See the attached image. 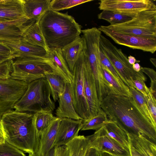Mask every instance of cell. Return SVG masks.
I'll list each match as a JSON object with an SVG mask.
<instances>
[{
  "instance_id": "1",
  "label": "cell",
  "mask_w": 156,
  "mask_h": 156,
  "mask_svg": "<svg viewBox=\"0 0 156 156\" xmlns=\"http://www.w3.org/2000/svg\"><path fill=\"white\" fill-rule=\"evenodd\" d=\"M108 119L127 133L141 136L156 144V126L143 113L131 97L109 94L100 103Z\"/></svg>"
},
{
  "instance_id": "2",
  "label": "cell",
  "mask_w": 156,
  "mask_h": 156,
  "mask_svg": "<svg viewBox=\"0 0 156 156\" xmlns=\"http://www.w3.org/2000/svg\"><path fill=\"white\" fill-rule=\"evenodd\" d=\"M1 119L5 140L24 152L35 155L38 139L34 113L13 110L4 114Z\"/></svg>"
},
{
  "instance_id": "3",
  "label": "cell",
  "mask_w": 156,
  "mask_h": 156,
  "mask_svg": "<svg viewBox=\"0 0 156 156\" xmlns=\"http://www.w3.org/2000/svg\"><path fill=\"white\" fill-rule=\"evenodd\" d=\"M48 49H62L80 37L81 25L67 12L48 10L38 21Z\"/></svg>"
},
{
  "instance_id": "4",
  "label": "cell",
  "mask_w": 156,
  "mask_h": 156,
  "mask_svg": "<svg viewBox=\"0 0 156 156\" xmlns=\"http://www.w3.org/2000/svg\"><path fill=\"white\" fill-rule=\"evenodd\" d=\"M51 96L50 87L45 77L37 79L28 83L26 90L13 109L21 112L52 113L55 105Z\"/></svg>"
},
{
  "instance_id": "5",
  "label": "cell",
  "mask_w": 156,
  "mask_h": 156,
  "mask_svg": "<svg viewBox=\"0 0 156 156\" xmlns=\"http://www.w3.org/2000/svg\"><path fill=\"white\" fill-rule=\"evenodd\" d=\"M12 79L29 83L45 77L46 74L55 73L66 81L64 76L53 60L49 57H18L12 60Z\"/></svg>"
},
{
  "instance_id": "6",
  "label": "cell",
  "mask_w": 156,
  "mask_h": 156,
  "mask_svg": "<svg viewBox=\"0 0 156 156\" xmlns=\"http://www.w3.org/2000/svg\"><path fill=\"white\" fill-rule=\"evenodd\" d=\"M100 47L117 71L121 80L129 87H133V80L138 79L145 81L146 80L147 78L141 69L139 72H135L122 49L117 48L102 34L100 37Z\"/></svg>"
},
{
  "instance_id": "7",
  "label": "cell",
  "mask_w": 156,
  "mask_h": 156,
  "mask_svg": "<svg viewBox=\"0 0 156 156\" xmlns=\"http://www.w3.org/2000/svg\"><path fill=\"white\" fill-rule=\"evenodd\" d=\"M102 27L121 34L156 38V7L139 12L125 23Z\"/></svg>"
},
{
  "instance_id": "8",
  "label": "cell",
  "mask_w": 156,
  "mask_h": 156,
  "mask_svg": "<svg viewBox=\"0 0 156 156\" xmlns=\"http://www.w3.org/2000/svg\"><path fill=\"white\" fill-rule=\"evenodd\" d=\"M82 37L87 58L94 78L97 87L105 85L106 80L103 76L100 60V40L101 31L93 27L81 30Z\"/></svg>"
},
{
  "instance_id": "9",
  "label": "cell",
  "mask_w": 156,
  "mask_h": 156,
  "mask_svg": "<svg viewBox=\"0 0 156 156\" xmlns=\"http://www.w3.org/2000/svg\"><path fill=\"white\" fill-rule=\"evenodd\" d=\"M84 57V48L74 67L73 80L70 83L74 107L83 121L87 120L90 117L83 84Z\"/></svg>"
},
{
  "instance_id": "10",
  "label": "cell",
  "mask_w": 156,
  "mask_h": 156,
  "mask_svg": "<svg viewBox=\"0 0 156 156\" xmlns=\"http://www.w3.org/2000/svg\"><path fill=\"white\" fill-rule=\"evenodd\" d=\"M28 83L11 78L0 80V118L13 110L15 104L26 90Z\"/></svg>"
},
{
  "instance_id": "11",
  "label": "cell",
  "mask_w": 156,
  "mask_h": 156,
  "mask_svg": "<svg viewBox=\"0 0 156 156\" xmlns=\"http://www.w3.org/2000/svg\"><path fill=\"white\" fill-rule=\"evenodd\" d=\"M86 137L90 147L96 149L100 152H106L114 156H130L129 150L109 136L104 126L92 135Z\"/></svg>"
},
{
  "instance_id": "12",
  "label": "cell",
  "mask_w": 156,
  "mask_h": 156,
  "mask_svg": "<svg viewBox=\"0 0 156 156\" xmlns=\"http://www.w3.org/2000/svg\"><path fill=\"white\" fill-rule=\"evenodd\" d=\"M98 29L118 44L152 54L156 51V38L121 34L106 29L102 26Z\"/></svg>"
},
{
  "instance_id": "13",
  "label": "cell",
  "mask_w": 156,
  "mask_h": 156,
  "mask_svg": "<svg viewBox=\"0 0 156 156\" xmlns=\"http://www.w3.org/2000/svg\"><path fill=\"white\" fill-rule=\"evenodd\" d=\"M99 4L101 10L131 14H136L156 7L151 0H101Z\"/></svg>"
},
{
  "instance_id": "14",
  "label": "cell",
  "mask_w": 156,
  "mask_h": 156,
  "mask_svg": "<svg viewBox=\"0 0 156 156\" xmlns=\"http://www.w3.org/2000/svg\"><path fill=\"white\" fill-rule=\"evenodd\" d=\"M84 51L83 84L85 94L88 106L90 118L97 115L101 108L98 97L94 78L84 49Z\"/></svg>"
},
{
  "instance_id": "15",
  "label": "cell",
  "mask_w": 156,
  "mask_h": 156,
  "mask_svg": "<svg viewBox=\"0 0 156 156\" xmlns=\"http://www.w3.org/2000/svg\"><path fill=\"white\" fill-rule=\"evenodd\" d=\"M31 20L24 17L16 20L0 22V41L17 42L22 38L25 26Z\"/></svg>"
},
{
  "instance_id": "16",
  "label": "cell",
  "mask_w": 156,
  "mask_h": 156,
  "mask_svg": "<svg viewBox=\"0 0 156 156\" xmlns=\"http://www.w3.org/2000/svg\"><path fill=\"white\" fill-rule=\"evenodd\" d=\"M83 120L68 118H61L54 145L59 147L65 145L78 136Z\"/></svg>"
},
{
  "instance_id": "17",
  "label": "cell",
  "mask_w": 156,
  "mask_h": 156,
  "mask_svg": "<svg viewBox=\"0 0 156 156\" xmlns=\"http://www.w3.org/2000/svg\"><path fill=\"white\" fill-rule=\"evenodd\" d=\"M58 100L59 105L55 112L56 117L81 119L74 107L70 83L66 82L64 91L59 96Z\"/></svg>"
},
{
  "instance_id": "18",
  "label": "cell",
  "mask_w": 156,
  "mask_h": 156,
  "mask_svg": "<svg viewBox=\"0 0 156 156\" xmlns=\"http://www.w3.org/2000/svg\"><path fill=\"white\" fill-rule=\"evenodd\" d=\"M61 118L55 117L50 125L38 137L35 156H44L53 147Z\"/></svg>"
},
{
  "instance_id": "19",
  "label": "cell",
  "mask_w": 156,
  "mask_h": 156,
  "mask_svg": "<svg viewBox=\"0 0 156 156\" xmlns=\"http://www.w3.org/2000/svg\"><path fill=\"white\" fill-rule=\"evenodd\" d=\"M127 135L130 156H156V144L140 136Z\"/></svg>"
},
{
  "instance_id": "20",
  "label": "cell",
  "mask_w": 156,
  "mask_h": 156,
  "mask_svg": "<svg viewBox=\"0 0 156 156\" xmlns=\"http://www.w3.org/2000/svg\"><path fill=\"white\" fill-rule=\"evenodd\" d=\"M4 43L11 48L16 58L48 57V52L45 49L23 39L17 42Z\"/></svg>"
},
{
  "instance_id": "21",
  "label": "cell",
  "mask_w": 156,
  "mask_h": 156,
  "mask_svg": "<svg viewBox=\"0 0 156 156\" xmlns=\"http://www.w3.org/2000/svg\"><path fill=\"white\" fill-rule=\"evenodd\" d=\"M24 17L22 0H0V22L11 21Z\"/></svg>"
},
{
  "instance_id": "22",
  "label": "cell",
  "mask_w": 156,
  "mask_h": 156,
  "mask_svg": "<svg viewBox=\"0 0 156 156\" xmlns=\"http://www.w3.org/2000/svg\"><path fill=\"white\" fill-rule=\"evenodd\" d=\"M51 0H22L25 16L29 20L37 22L49 10Z\"/></svg>"
},
{
  "instance_id": "23",
  "label": "cell",
  "mask_w": 156,
  "mask_h": 156,
  "mask_svg": "<svg viewBox=\"0 0 156 156\" xmlns=\"http://www.w3.org/2000/svg\"><path fill=\"white\" fill-rule=\"evenodd\" d=\"M22 39L34 45L43 48L48 52V48L39 27L37 22L30 21L23 28Z\"/></svg>"
},
{
  "instance_id": "24",
  "label": "cell",
  "mask_w": 156,
  "mask_h": 156,
  "mask_svg": "<svg viewBox=\"0 0 156 156\" xmlns=\"http://www.w3.org/2000/svg\"><path fill=\"white\" fill-rule=\"evenodd\" d=\"M84 47L83 38L80 36L61 49L63 57L72 73L74 65Z\"/></svg>"
},
{
  "instance_id": "25",
  "label": "cell",
  "mask_w": 156,
  "mask_h": 156,
  "mask_svg": "<svg viewBox=\"0 0 156 156\" xmlns=\"http://www.w3.org/2000/svg\"><path fill=\"white\" fill-rule=\"evenodd\" d=\"M48 57L51 59L55 64L64 76L66 81L71 83L73 76L62 52L61 49L57 48H49Z\"/></svg>"
},
{
  "instance_id": "26",
  "label": "cell",
  "mask_w": 156,
  "mask_h": 156,
  "mask_svg": "<svg viewBox=\"0 0 156 156\" xmlns=\"http://www.w3.org/2000/svg\"><path fill=\"white\" fill-rule=\"evenodd\" d=\"M101 66L103 76L111 90L110 94L131 97L129 87L123 82L115 77L104 66Z\"/></svg>"
},
{
  "instance_id": "27",
  "label": "cell",
  "mask_w": 156,
  "mask_h": 156,
  "mask_svg": "<svg viewBox=\"0 0 156 156\" xmlns=\"http://www.w3.org/2000/svg\"><path fill=\"white\" fill-rule=\"evenodd\" d=\"M44 76L50 87L51 96L54 101L56 102L64 91L66 81L57 73H48Z\"/></svg>"
},
{
  "instance_id": "28",
  "label": "cell",
  "mask_w": 156,
  "mask_h": 156,
  "mask_svg": "<svg viewBox=\"0 0 156 156\" xmlns=\"http://www.w3.org/2000/svg\"><path fill=\"white\" fill-rule=\"evenodd\" d=\"M106 132L110 137L129 150V143L127 133L115 122L109 120L104 126Z\"/></svg>"
},
{
  "instance_id": "29",
  "label": "cell",
  "mask_w": 156,
  "mask_h": 156,
  "mask_svg": "<svg viewBox=\"0 0 156 156\" xmlns=\"http://www.w3.org/2000/svg\"><path fill=\"white\" fill-rule=\"evenodd\" d=\"M66 145L69 150V156H84L90 147L88 140L83 135H78Z\"/></svg>"
},
{
  "instance_id": "30",
  "label": "cell",
  "mask_w": 156,
  "mask_h": 156,
  "mask_svg": "<svg viewBox=\"0 0 156 156\" xmlns=\"http://www.w3.org/2000/svg\"><path fill=\"white\" fill-rule=\"evenodd\" d=\"M136 14H127L112 11L102 10L98 14V17L99 19L107 21L110 23V25H114L122 23L130 20Z\"/></svg>"
},
{
  "instance_id": "31",
  "label": "cell",
  "mask_w": 156,
  "mask_h": 156,
  "mask_svg": "<svg viewBox=\"0 0 156 156\" xmlns=\"http://www.w3.org/2000/svg\"><path fill=\"white\" fill-rule=\"evenodd\" d=\"M109 121L106 114L101 108L97 115L83 121L80 130H97L105 125Z\"/></svg>"
},
{
  "instance_id": "32",
  "label": "cell",
  "mask_w": 156,
  "mask_h": 156,
  "mask_svg": "<svg viewBox=\"0 0 156 156\" xmlns=\"http://www.w3.org/2000/svg\"><path fill=\"white\" fill-rule=\"evenodd\" d=\"M34 114L35 126L38 139L40 134L50 125L55 117L50 112H39Z\"/></svg>"
},
{
  "instance_id": "33",
  "label": "cell",
  "mask_w": 156,
  "mask_h": 156,
  "mask_svg": "<svg viewBox=\"0 0 156 156\" xmlns=\"http://www.w3.org/2000/svg\"><path fill=\"white\" fill-rule=\"evenodd\" d=\"M130 91L135 102L143 114L156 126L148 109L145 96L133 87H129Z\"/></svg>"
},
{
  "instance_id": "34",
  "label": "cell",
  "mask_w": 156,
  "mask_h": 156,
  "mask_svg": "<svg viewBox=\"0 0 156 156\" xmlns=\"http://www.w3.org/2000/svg\"><path fill=\"white\" fill-rule=\"evenodd\" d=\"M92 1V0H52L51 1L49 10L58 12Z\"/></svg>"
},
{
  "instance_id": "35",
  "label": "cell",
  "mask_w": 156,
  "mask_h": 156,
  "mask_svg": "<svg viewBox=\"0 0 156 156\" xmlns=\"http://www.w3.org/2000/svg\"><path fill=\"white\" fill-rule=\"evenodd\" d=\"M0 156H26L24 152L5 140L0 144Z\"/></svg>"
},
{
  "instance_id": "36",
  "label": "cell",
  "mask_w": 156,
  "mask_h": 156,
  "mask_svg": "<svg viewBox=\"0 0 156 156\" xmlns=\"http://www.w3.org/2000/svg\"><path fill=\"white\" fill-rule=\"evenodd\" d=\"M142 71L146 74L150 78L151 83L149 90L150 92L154 97H156V72L152 69L144 67L141 69Z\"/></svg>"
},
{
  "instance_id": "37",
  "label": "cell",
  "mask_w": 156,
  "mask_h": 156,
  "mask_svg": "<svg viewBox=\"0 0 156 156\" xmlns=\"http://www.w3.org/2000/svg\"><path fill=\"white\" fill-rule=\"evenodd\" d=\"M101 64L115 77L122 81L113 65L100 49Z\"/></svg>"
},
{
  "instance_id": "38",
  "label": "cell",
  "mask_w": 156,
  "mask_h": 156,
  "mask_svg": "<svg viewBox=\"0 0 156 156\" xmlns=\"http://www.w3.org/2000/svg\"><path fill=\"white\" fill-rule=\"evenodd\" d=\"M12 59L5 61L0 63V80H5L11 78V74L12 71Z\"/></svg>"
},
{
  "instance_id": "39",
  "label": "cell",
  "mask_w": 156,
  "mask_h": 156,
  "mask_svg": "<svg viewBox=\"0 0 156 156\" xmlns=\"http://www.w3.org/2000/svg\"><path fill=\"white\" fill-rule=\"evenodd\" d=\"M145 97L149 112L154 122L156 124V100L154 98L150 91L148 95Z\"/></svg>"
},
{
  "instance_id": "40",
  "label": "cell",
  "mask_w": 156,
  "mask_h": 156,
  "mask_svg": "<svg viewBox=\"0 0 156 156\" xmlns=\"http://www.w3.org/2000/svg\"><path fill=\"white\" fill-rule=\"evenodd\" d=\"M145 81L140 79H136L133 81V87L144 96H147L150 92L149 88L146 85Z\"/></svg>"
},
{
  "instance_id": "41",
  "label": "cell",
  "mask_w": 156,
  "mask_h": 156,
  "mask_svg": "<svg viewBox=\"0 0 156 156\" xmlns=\"http://www.w3.org/2000/svg\"><path fill=\"white\" fill-rule=\"evenodd\" d=\"M0 55H13V53L11 48L4 42L0 41Z\"/></svg>"
},
{
  "instance_id": "42",
  "label": "cell",
  "mask_w": 156,
  "mask_h": 156,
  "mask_svg": "<svg viewBox=\"0 0 156 156\" xmlns=\"http://www.w3.org/2000/svg\"><path fill=\"white\" fill-rule=\"evenodd\" d=\"M56 147V156H69V150L66 145Z\"/></svg>"
},
{
  "instance_id": "43",
  "label": "cell",
  "mask_w": 156,
  "mask_h": 156,
  "mask_svg": "<svg viewBox=\"0 0 156 156\" xmlns=\"http://www.w3.org/2000/svg\"><path fill=\"white\" fill-rule=\"evenodd\" d=\"M84 156H101L100 152L96 149L89 147L87 149Z\"/></svg>"
},
{
  "instance_id": "44",
  "label": "cell",
  "mask_w": 156,
  "mask_h": 156,
  "mask_svg": "<svg viewBox=\"0 0 156 156\" xmlns=\"http://www.w3.org/2000/svg\"><path fill=\"white\" fill-rule=\"evenodd\" d=\"M16 58L15 55H0V63L5 61L11 60Z\"/></svg>"
},
{
  "instance_id": "45",
  "label": "cell",
  "mask_w": 156,
  "mask_h": 156,
  "mask_svg": "<svg viewBox=\"0 0 156 156\" xmlns=\"http://www.w3.org/2000/svg\"><path fill=\"white\" fill-rule=\"evenodd\" d=\"M5 134L1 120L0 118V139L5 140Z\"/></svg>"
},
{
  "instance_id": "46",
  "label": "cell",
  "mask_w": 156,
  "mask_h": 156,
  "mask_svg": "<svg viewBox=\"0 0 156 156\" xmlns=\"http://www.w3.org/2000/svg\"><path fill=\"white\" fill-rule=\"evenodd\" d=\"M128 59L129 63L132 65H133L135 63H138L140 62V61L136 60L134 57L131 55L128 57Z\"/></svg>"
},
{
  "instance_id": "47",
  "label": "cell",
  "mask_w": 156,
  "mask_h": 156,
  "mask_svg": "<svg viewBox=\"0 0 156 156\" xmlns=\"http://www.w3.org/2000/svg\"><path fill=\"white\" fill-rule=\"evenodd\" d=\"M56 147H53L44 156H56Z\"/></svg>"
},
{
  "instance_id": "48",
  "label": "cell",
  "mask_w": 156,
  "mask_h": 156,
  "mask_svg": "<svg viewBox=\"0 0 156 156\" xmlns=\"http://www.w3.org/2000/svg\"><path fill=\"white\" fill-rule=\"evenodd\" d=\"M132 67L133 70L137 72L140 71L142 68L138 63H136L133 65Z\"/></svg>"
},
{
  "instance_id": "49",
  "label": "cell",
  "mask_w": 156,
  "mask_h": 156,
  "mask_svg": "<svg viewBox=\"0 0 156 156\" xmlns=\"http://www.w3.org/2000/svg\"><path fill=\"white\" fill-rule=\"evenodd\" d=\"M150 61L152 64L155 67H156V59L155 58H151L150 59Z\"/></svg>"
},
{
  "instance_id": "50",
  "label": "cell",
  "mask_w": 156,
  "mask_h": 156,
  "mask_svg": "<svg viewBox=\"0 0 156 156\" xmlns=\"http://www.w3.org/2000/svg\"><path fill=\"white\" fill-rule=\"evenodd\" d=\"M100 152L101 156H114L106 152Z\"/></svg>"
},
{
  "instance_id": "51",
  "label": "cell",
  "mask_w": 156,
  "mask_h": 156,
  "mask_svg": "<svg viewBox=\"0 0 156 156\" xmlns=\"http://www.w3.org/2000/svg\"><path fill=\"white\" fill-rule=\"evenodd\" d=\"M5 140H3L0 139V144L2 143L5 141Z\"/></svg>"
},
{
  "instance_id": "52",
  "label": "cell",
  "mask_w": 156,
  "mask_h": 156,
  "mask_svg": "<svg viewBox=\"0 0 156 156\" xmlns=\"http://www.w3.org/2000/svg\"><path fill=\"white\" fill-rule=\"evenodd\" d=\"M28 156H35L34 155L31 154H29V155Z\"/></svg>"
}]
</instances>
